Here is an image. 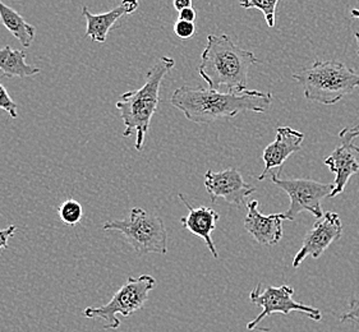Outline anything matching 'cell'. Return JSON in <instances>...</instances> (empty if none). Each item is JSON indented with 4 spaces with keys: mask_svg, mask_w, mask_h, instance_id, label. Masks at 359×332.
Masks as SVG:
<instances>
[{
    "mask_svg": "<svg viewBox=\"0 0 359 332\" xmlns=\"http://www.w3.org/2000/svg\"><path fill=\"white\" fill-rule=\"evenodd\" d=\"M271 92L248 90L242 94L220 92L201 86H182L172 95V105L180 110L189 122L212 123L219 119L234 118L242 111L266 113L273 102Z\"/></svg>",
    "mask_w": 359,
    "mask_h": 332,
    "instance_id": "6da1fadb",
    "label": "cell"
},
{
    "mask_svg": "<svg viewBox=\"0 0 359 332\" xmlns=\"http://www.w3.org/2000/svg\"><path fill=\"white\" fill-rule=\"evenodd\" d=\"M259 60L252 51L241 49L228 35H208L197 71L208 88L225 86L229 92L248 91V73Z\"/></svg>",
    "mask_w": 359,
    "mask_h": 332,
    "instance_id": "7a4b0ae2",
    "label": "cell"
},
{
    "mask_svg": "<svg viewBox=\"0 0 359 332\" xmlns=\"http://www.w3.org/2000/svg\"><path fill=\"white\" fill-rule=\"evenodd\" d=\"M174 65L175 62L172 58H158L146 74L144 86L121 95L119 100L116 102V109L121 111L123 123L126 125L123 137L136 134L135 147L137 151H142L144 148L152 116L156 113L160 102V87Z\"/></svg>",
    "mask_w": 359,
    "mask_h": 332,
    "instance_id": "3957f363",
    "label": "cell"
},
{
    "mask_svg": "<svg viewBox=\"0 0 359 332\" xmlns=\"http://www.w3.org/2000/svg\"><path fill=\"white\" fill-rule=\"evenodd\" d=\"M303 86L309 102L334 105L359 87V73L340 60H316L292 76Z\"/></svg>",
    "mask_w": 359,
    "mask_h": 332,
    "instance_id": "277c9868",
    "label": "cell"
},
{
    "mask_svg": "<svg viewBox=\"0 0 359 332\" xmlns=\"http://www.w3.org/2000/svg\"><path fill=\"white\" fill-rule=\"evenodd\" d=\"M102 230L119 231L138 254L168 253V231L164 221L141 207L130 209L124 220H111L102 225Z\"/></svg>",
    "mask_w": 359,
    "mask_h": 332,
    "instance_id": "5b68a950",
    "label": "cell"
},
{
    "mask_svg": "<svg viewBox=\"0 0 359 332\" xmlns=\"http://www.w3.org/2000/svg\"><path fill=\"white\" fill-rule=\"evenodd\" d=\"M156 286V280L151 275H141L138 277H128L121 289L115 293L111 300L102 307H88L83 314L85 317L105 321L104 328L116 330L121 327L118 314L130 317L135 312L141 310L149 299V294Z\"/></svg>",
    "mask_w": 359,
    "mask_h": 332,
    "instance_id": "8992f818",
    "label": "cell"
},
{
    "mask_svg": "<svg viewBox=\"0 0 359 332\" xmlns=\"http://www.w3.org/2000/svg\"><path fill=\"white\" fill-rule=\"evenodd\" d=\"M278 174H271L270 178L273 184L283 189L290 200L289 209L284 212L287 220L293 221L303 211L311 212L317 220L323 216L321 201L325 197H330L334 191L332 183H321L304 178L281 179Z\"/></svg>",
    "mask_w": 359,
    "mask_h": 332,
    "instance_id": "52a82bcc",
    "label": "cell"
},
{
    "mask_svg": "<svg viewBox=\"0 0 359 332\" xmlns=\"http://www.w3.org/2000/svg\"><path fill=\"white\" fill-rule=\"evenodd\" d=\"M259 284L250 294V299L253 304L262 308V312L251 322L247 324L248 330H256L261 321L270 317L273 313H281L287 316L290 312H301L313 321H321L323 314L315 307L307 304L298 303L293 299L294 289L289 285L281 286H267L265 290L261 289Z\"/></svg>",
    "mask_w": 359,
    "mask_h": 332,
    "instance_id": "ba28073f",
    "label": "cell"
},
{
    "mask_svg": "<svg viewBox=\"0 0 359 332\" xmlns=\"http://www.w3.org/2000/svg\"><path fill=\"white\" fill-rule=\"evenodd\" d=\"M343 224L337 212L327 211L318 219L313 228L306 234L302 247L295 254L293 268H298L306 258H318L338 239L341 238Z\"/></svg>",
    "mask_w": 359,
    "mask_h": 332,
    "instance_id": "9c48e42d",
    "label": "cell"
},
{
    "mask_svg": "<svg viewBox=\"0 0 359 332\" xmlns=\"http://www.w3.org/2000/svg\"><path fill=\"white\" fill-rule=\"evenodd\" d=\"M205 188L211 202H215L217 198H223L229 205L238 207L247 206V197L256 192V188L248 184L237 169H226L219 173L208 170L205 174Z\"/></svg>",
    "mask_w": 359,
    "mask_h": 332,
    "instance_id": "30bf717a",
    "label": "cell"
},
{
    "mask_svg": "<svg viewBox=\"0 0 359 332\" xmlns=\"http://www.w3.org/2000/svg\"><path fill=\"white\" fill-rule=\"evenodd\" d=\"M304 134L299 130H293L290 127H279L276 130V139L273 144L267 146L262 153V160L265 162V169L257 181H264L269 175L273 174V169H279L284 165L294 152L302 148Z\"/></svg>",
    "mask_w": 359,
    "mask_h": 332,
    "instance_id": "8fae6325",
    "label": "cell"
},
{
    "mask_svg": "<svg viewBox=\"0 0 359 332\" xmlns=\"http://www.w3.org/2000/svg\"><path fill=\"white\" fill-rule=\"evenodd\" d=\"M247 216L245 219V230L251 234L261 246H275L283 238V221L287 219L284 214L264 215L259 211V202L253 200L247 202Z\"/></svg>",
    "mask_w": 359,
    "mask_h": 332,
    "instance_id": "7c38bea8",
    "label": "cell"
},
{
    "mask_svg": "<svg viewBox=\"0 0 359 332\" xmlns=\"http://www.w3.org/2000/svg\"><path fill=\"white\" fill-rule=\"evenodd\" d=\"M178 197L180 201L186 205L188 209L187 216L180 219V224L196 237L203 239L212 257L219 258V253L216 251L215 243L211 238V234L216 229L217 221L220 220V215L216 212L215 209H210L206 206L192 207L191 203L188 202L187 198L182 193H180Z\"/></svg>",
    "mask_w": 359,
    "mask_h": 332,
    "instance_id": "4fadbf2b",
    "label": "cell"
},
{
    "mask_svg": "<svg viewBox=\"0 0 359 332\" xmlns=\"http://www.w3.org/2000/svg\"><path fill=\"white\" fill-rule=\"evenodd\" d=\"M357 155H359L358 146L340 145L330 156L325 159V165L329 167L331 173L335 174L334 179V191L329 198H334L344 192L345 187L353 175L358 173L359 161Z\"/></svg>",
    "mask_w": 359,
    "mask_h": 332,
    "instance_id": "5bb4252c",
    "label": "cell"
},
{
    "mask_svg": "<svg viewBox=\"0 0 359 332\" xmlns=\"http://www.w3.org/2000/svg\"><path fill=\"white\" fill-rule=\"evenodd\" d=\"M82 15L86 18L87 27L85 37H90L95 43H105L108 34L114 27L115 23L123 15H128L122 4L102 15H93L88 8L83 7Z\"/></svg>",
    "mask_w": 359,
    "mask_h": 332,
    "instance_id": "9a60e30c",
    "label": "cell"
},
{
    "mask_svg": "<svg viewBox=\"0 0 359 332\" xmlns=\"http://www.w3.org/2000/svg\"><path fill=\"white\" fill-rule=\"evenodd\" d=\"M0 72L7 78H26L41 73V69L26 63L25 51L15 50L7 45L0 49Z\"/></svg>",
    "mask_w": 359,
    "mask_h": 332,
    "instance_id": "2e32d148",
    "label": "cell"
},
{
    "mask_svg": "<svg viewBox=\"0 0 359 332\" xmlns=\"http://www.w3.org/2000/svg\"><path fill=\"white\" fill-rule=\"evenodd\" d=\"M0 21L4 27L21 43L23 48H29L35 39L36 29L25 21L17 11L13 8L8 7L4 3L0 1Z\"/></svg>",
    "mask_w": 359,
    "mask_h": 332,
    "instance_id": "e0dca14e",
    "label": "cell"
},
{
    "mask_svg": "<svg viewBox=\"0 0 359 332\" xmlns=\"http://www.w3.org/2000/svg\"><path fill=\"white\" fill-rule=\"evenodd\" d=\"M279 1L278 0H245L239 1V6L250 9H257L262 15H265V21L270 29H273L276 21V7Z\"/></svg>",
    "mask_w": 359,
    "mask_h": 332,
    "instance_id": "ac0fdd59",
    "label": "cell"
},
{
    "mask_svg": "<svg viewBox=\"0 0 359 332\" xmlns=\"http://www.w3.org/2000/svg\"><path fill=\"white\" fill-rule=\"evenodd\" d=\"M59 219L68 225V226H76L83 216V209L82 205L76 200H65V202L60 203L57 207Z\"/></svg>",
    "mask_w": 359,
    "mask_h": 332,
    "instance_id": "d6986e66",
    "label": "cell"
},
{
    "mask_svg": "<svg viewBox=\"0 0 359 332\" xmlns=\"http://www.w3.org/2000/svg\"><path fill=\"white\" fill-rule=\"evenodd\" d=\"M0 109L13 119L18 118V106L8 94L7 88L0 83Z\"/></svg>",
    "mask_w": 359,
    "mask_h": 332,
    "instance_id": "ffe728a7",
    "label": "cell"
},
{
    "mask_svg": "<svg viewBox=\"0 0 359 332\" xmlns=\"http://www.w3.org/2000/svg\"><path fill=\"white\" fill-rule=\"evenodd\" d=\"M174 34L182 40H188L196 34V25L192 22L178 21L174 23Z\"/></svg>",
    "mask_w": 359,
    "mask_h": 332,
    "instance_id": "44dd1931",
    "label": "cell"
},
{
    "mask_svg": "<svg viewBox=\"0 0 359 332\" xmlns=\"http://www.w3.org/2000/svg\"><path fill=\"white\" fill-rule=\"evenodd\" d=\"M340 321L344 322H354V321H359V299H352L351 304H349V310L346 313H344Z\"/></svg>",
    "mask_w": 359,
    "mask_h": 332,
    "instance_id": "7402d4cb",
    "label": "cell"
},
{
    "mask_svg": "<svg viewBox=\"0 0 359 332\" xmlns=\"http://www.w3.org/2000/svg\"><path fill=\"white\" fill-rule=\"evenodd\" d=\"M359 137V127H353V128H344L340 130L339 138L341 139L343 145H351L355 138Z\"/></svg>",
    "mask_w": 359,
    "mask_h": 332,
    "instance_id": "603a6c76",
    "label": "cell"
},
{
    "mask_svg": "<svg viewBox=\"0 0 359 332\" xmlns=\"http://www.w3.org/2000/svg\"><path fill=\"white\" fill-rule=\"evenodd\" d=\"M17 229H18V228H17L15 225H9L6 229H1V230H0V252H1L3 249H7L8 244H9V239L15 235Z\"/></svg>",
    "mask_w": 359,
    "mask_h": 332,
    "instance_id": "cb8c5ba5",
    "label": "cell"
},
{
    "mask_svg": "<svg viewBox=\"0 0 359 332\" xmlns=\"http://www.w3.org/2000/svg\"><path fill=\"white\" fill-rule=\"evenodd\" d=\"M196 17H197V13H196V11H194V7L187 8V9H183L182 12H180V21H186V22H192L194 23L196 21Z\"/></svg>",
    "mask_w": 359,
    "mask_h": 332,
    "instance_id": "d4e9b609",
    "label": "cell"
},
{
    "mask_svg": "<svg viewBox=\"0 0 359 332\" xmlns=\"http://www.w3.org/2000/svg\"><path fill=\"white\" fill-rule=\"evenodd\" d=\"M122 6L126 8V11H127L128 15H132V13H135L137 9H138V7H140V3H138L137 0H126V1H123Z\"/></svg>",
    "mask_w": 359,
    "mask_h": 332,
    "instance_id": "484cf974",
    "label": "cell"
},
{
    "mask_svg": "<svg viewBox=\"0 0 359 332\" xmlns=\"http://www.w3.org/2000/svg\"><path fill=\"white\" fill-rule=\"evenodd\" d=\"M172 6H174V8H175L178 12H182L183 9H187V8L194 7L191 0H174Z\"/></svg>",
    "mask_w": 359,
    "mask_h": 332,
    "instance_id": "4316f807",
    "label": "cell"
},
{
    "mask_svg": "<svg viewBox=\"0 0 359 332\" xmlns=\"http://www.w3.org/2000/svg\"><path fill=\"white\" fill-rule=\"evenodd\" d=\"M351 15H352V17H354V18H358L359 20V9H352V11H351Z\"/></svg>",
    "mask_w": 359,
    "mask_h": 332,
    "instance_id": "83f0119b",
    "label": "cell"
},
{
    "mask_svg": "<svg viewBox=\"0 0 359 332\" xmlns=\"http://www.w3.org/2000/svg\"><path fill=\"white\" fill-rule=\"evenodd\" d=\"M354 36H355V40H357V43H358V46H359V31H358V32H355V34H354ZM357 54H358V57H359V49H358V51H357Z\"/></svg>",
    "mask_w": 359,
    "mask_h": 332,
    "instance_id": "f1b7e54d",
    "label": "cell"
}]
</instances>
